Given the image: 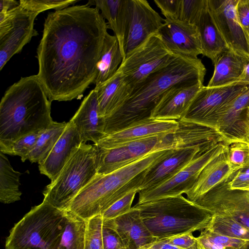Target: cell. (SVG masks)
<instances>
[{
	"label": "cell",
	"mask_w": 249,
	"mask_h": 249,
	"mask_svg": "<svg viewBox=\"0 0 249 249\" xmlns=\"http://www.w3.org/2000/svg\"><path fill=\"white\" fill-rule=\"evenodd\" d=\"M108 28L100 11L88 4L48 14L36 51L37 76L51 102L78 98L94 84Z\"/></svg>",
	"instance_id": "1"
},
{
	"label": "cell",
	"mask_w": 249,
	"mask_h": 249,
	"mask_svg": "<svg viewBox=\"0 0 249 249\" xmlns=\"http://www.w3.org/2000/svg\"><path fill=\"white\" fill-rule=\"evenodd\" d=\"M206 72L198 58L178 55L167 66L136 85L122 106L105 118L106 135L151 119L153 111L169 89L203 84Z\"/></svg>",
	"instance_id": "2"
},
{
	"label": "cell",
	"mask_w": 249,
	"mask_h": 249,
	"mask_svg": "<svg viewBox=\"0 0 249 249\" xmlns=\"http://www.w3.org/2000/svg\"><path fill=\"white\" fill-rule=\"evenodd\" d=\"M51 102L37 75L21 77L9 87L0 103V142L47 128L53 122Z\"/></svg>",
	"instance_id": "3"
},
{
	"label": "cell",
	"mask_w": 249,
	"mask_h": 249,
	"mask_svg": "<svg viewBox=\"0 0 249 249\" xmlns=\"http://www.w3.org/2000/svg\"><path fill=\"white\" fill-rule=\"evenodd\" d=\"M172 149L154 151L107 174H97L73 199L67 211L86 220L101 215L128 193L134 190L139 192L144 171L164 158Z\"/></svg>",
	"instance_id": "4"
},
{
	"label": "cell",
	"mask_w": 249,
	"mask_h": 249,
	"mask_svg": "<svg viewBox=\"0 0 249 249\" xmlns=\"http://www.w3.org/2000/svg\"><path fill=\"white\" fill-rule=\"evenodd\" d=\"M145 225L157 240L197 231L209 226L210 214L182 195L136 204Z\"/></svg>",
	"instance_id": "5"
},
{
	"label": "cell",
	"mask_w": 249,
	"mask_h": 249,
	"mask_svg": "<svg viewBox=\"0 0 249 249\" xmlns=\"http://www.w3.org/2000/svg\"><path fill=\"white\" fill-rule=\"evenodd\" d=\"M66 213V211L43 200L11 230L5 249H57L65 226Z\"/></svg>",
	"instance_id": "6"
},
{
	"label": "cell",
	"mask_w": 249,
	"mask_h": 249,
	"mask_svg": "<svg viewBox=\"0 0 249 249\" xmlns=\"http://www.w3.org/2000/svg\"><path fill=\"white\" fill-rule=\"evenodd\" d=\"M97 174L94 144L83 142L57 178L43 192L44 200L67 211L73 199Z\"/></svg>",
	"instance_id": "7"
},
{
	"label": "cell",
	"mask_w": 249,
	"mask_h": 249,
	"mask_svg": "<svg viewBox=\"0 0 249 249\" xmlns=\"http://www.w3.org/2000/svg\"><path fill=\"white\" fill-rule=\"evenodd\" d=\"M94 144L99 175L111 173L154 151L175 149L178 146L175 131L136 140L109 149Z\"/></svg>",
	"instance_id": "8"
},
{
	"label": "cell",
	"mask_w": 249,
	"mask_h": 249,
	"mask_svg": "<svg viewBox=\"0 0 249 249\" xmlns=\"http://www.w3.org/2000/svg\"><path fill=\"white\" fill-rule=\"evenodd\" d=\"M249 86L238 82L218 87L203 86L181 120L218 130L217 124L219 120L232 102Z\"/></svg>",
	"instance_id": "9"
},
{
	"label": "cell",
	"mask_w": 249,
	"mask_h": 249,
	"mask_svg": "<svg viewBox=\"0 0 249 249\" xmlns=\"http://www.w3.org/2000/svg\"><path fill=\"white\" fill-rule=\"evenodd\" d=\"M177 55L167 48L156 33L127 54L118 71L133 89L150 74L167 66Z\"/></svg>",
	"instance_id": "10"
},
{
	"label": "cell",
	"mask_w": 249,
	"mask_h": 249,
	"mask_svg": "<svg viewBox=\"0 0 249 249\" xmlns=\"http://www.w3.org/2000/svg\"><path fill=\"white\" fill-rule=\"evenodd\" d=\"M231 143L229 142L217 143L195 158L187 166L166 181L154 188L139 191L137 204L185 194L193 186L204 167L227 151Z\"/></svg>",
	"instance_id": "11"
},
{
	"label": "cell",
	"mask_w": 249,
	"mask_h": 249,
	"mask_svg": "<svg viewBox=\"0 0 249 249\" xmlns=\"http://www.w3.org/2000/svg\"><path fill=\"white\" fill-rule=\"evenodd\" d=\"M228 180L193 202L212 215L231 218L249 228V191L230 189Z\"/></svg>",
	"instance_id": "12"
},
{
	"label": "cell",
	"mask_w": 249,
	"mask_h": 249,
	"mask_svg": "<svg viewBox=\"0 0 249 249\" xmlns=\"http://www.w3.org/2000/svg\"><path fill=\"white\" fill-rule=\"evenodd\" d=\"M215 23L229 48L249 59V34L239 22L238 0H208Z\"/></svg>",
	"instance_id": "13"
},
{
	"label": "cell",
	"mask_w": 249,
	"mask_h": 249,
	"mask_svg": "<svg viewBox=\"0 0 249 249\" xmlns=\"http://www.w3.org/2000/svg\"><path fill=\"white\" fill-rule=\"evenodd\" d=\"M215 144L184 145L173 149L164 158L144 171L140 191L154 188L166 181L187 166L195 158Z\"/></svg>",
	"instance_id": "14"
},
{
	"label": "cell",
	"mask_w": 249,
	"mask_h": 249,
	"mask_svg": "<svg viewBox=\"0 0 249 249\" xmlns=\"http://www.w3.org/2000/svg\"><path fill=\"white\" fill-rule=\"evenodd\" d=\"M163 20L147 0H129V19L124 46L125 56L157 33Z\"/></svg>",
	"instance_id": "15"
},
{
	"label": "cell",
	"mask_w": 249,
	"mask_h": 249,
	"mask_svg": "<svg viewBox=\"0 0 249 249\" xmlns=\"http://www.w3.org/2000/svg\"><path fill=\"white\" fill-rule=\"evenodd\" d=\"M38 15L19 5L18 11L10 26L0 33V71L14 55L19 53L33 36L37 35L34 26Z\"/></svg>",
	"instance_id": "16"
},
{
	"label": "cell",
	"mask_w": 249,
	"mask_h": 249,
	"mask_svg": "<svg viewBox=\"0 0 249 249\" xmlns=\"http://www.w3.org/2000/svg\"><path fill=\"white\" fill-rule=\"evenodd\" d=\"M157 34L167 48L176 55L198 58L202 54L198 33L194 24L164 19Z\"/></svg>",
	"instance_id": "17"
},
{
	"label": "cell",
	"mask_w": 249,
	"mask_h": 249,
	"mask_svg": "<svg viewBox=\"0 0 249 249\" xmlns=\"http://www.w3.org/2000/svg\"><path fill=\"white\" fill-rule=\"evenodd\" d=\"M103 226L113 230L123 244L132 249H145L157 240L145 225L139 210L134 206L116 218L103 220Z\"/></svg>",
	"instance_id": "18"
},
{
	"label": "cell",
	"mask_w": 249,
	"mask_h": 249,
	"mask_svg": "<svg viewBox=\"0 0 249 249\" xmlns=\"http://www.w3.org/2000/svg\"><path fill=\"white\" fill-rule=\"evenodd\" d=\"M82 143L77 128L70 120L49 155L38 164L40 173L53 181Z\"/></svg>",
	"instance_id": "19"
},
{
	"label": "cell",
	"mask_w": 249,
	"mask_h": 249,
	"mask_svg": "<svg viewBox=\"0 0 249 249\" xmlns=\"http://www.w3.org/2000/svg\"><path fill=\"white\" fill-rule=\"evenodd\" d=\"M77 128L83 142L92 141L96 144L106 136L105 118L99 114L96 90H91L84 99L71 119Z\"/></svg>",
	"instance_id": "20"
},
{
	"label": "cell",
	"mask_w": 249,
	"mask_h": 249,
	"mask_svg": "<svg viewBox=\"0 0 249 249\" xmlns=\"http://www.w3.org/2000/svg\"><path fill=\"white\" fill-rule=\"evenodd\" d=\"M178 125V121L151 118L106 135L96 145L103 148H112L136 140L174 132Z\"/></svg>",
	"instance_id": "21"
},
{
	"label": "cell",
	"mask_w": 249,
	"mask_h": 249,
	"mask_svg": "<svg viewBox=\"0 0 249 249\" xmlns=\"http://www.w3.org/2000/svg\"><path fill=\"white\" fill-rule=\"evenodd\" d=\"M203 86V84L198 83L193 85H177L171 88L164 94L155 108L151 118L181 120L195 96Z\"/></svg>",
	"instance_id": "22"
},
{
	"label": "cell",
	"mask_w": 249,
	"mask_h": 249,
	"mask_svg": "<svg viewBox=\"0 0 249 249\" xmlns=\"http://www.w3.org/2000/svg\"><path fill=\"white\" fill-rule=\"evenodd\" d=\"M217 128L232 142L249 134V86L230 105Z\"/></svg>",
	"instance_id": "23"
},
{
	"label": "cell",
	"mask_w": 249,
	"mask_h": 249,
	"mask_svg": "<svg viewBox=\"0 0 249 249\" xmlns=\"http://www.w3.org/2000/svg\"><path fill=\"white\" fill-rule=\"evenodd\" d=\"M228 150L206 166L195 183L185 194L194 202L221 183L227 181L239 170L230 162Z\"/></svg>",
	"instance_id": "24"
},
{
	"label": "cell",
	"mask_w": 249,
	"mask_h": 249,
	"mask_svg": "<svg viewBox=\"0 0 249 249\" xmlns=\"http://www.w3.org/2000/svg\"><path fill=\"white\" fill-rule=\"evenodd\" d=\"M87 4L94 5L107 20L108 28L113 31L119 42L123 60L125 57L124 46L129 19V0H90Z\"/></svg>",
	"instance_id": "25"
},
{
	"label": "cell",
	"mask_w": 249,
	"mask_h": 249,
	"mask_svg": "<svg viewBox=\"0 0 249 249\" xmlns=\"http://www.w3.org/2000/svg\"><path fill=\"white\" fill-rule=\"evenodd\" d=\"M94 89L97 93L99 114L105 118L120 107L133 90L118 71L113 77Z\"/></svg>",
	"instance_id": "26"
},
{
	"label": "cell",
	"mask_w": 249,
	"mask_h": 249,
	"mask_svg": "<svg viewBox=\"0 0 249 249\" xmlns=\"http://www.w3.org/2000/svg\"><path fill=\"white\" fill-rule=\"evenodd\" d=\"M194 25L198 33L202 54L212 62L220 53L229 49L213 19L208 0H205Z\"/></svg>",
	"instance_id": "27"
},
{
	"label": "cell",
	"mask_w": 249,
	"mask_h": 249,
	"mask_svg": "<svg viewBox=\"0 0 249 249\" xmlns=\"http://www.w3.org/2000/svg\"><path fill=\"white\" fill-rule=\"evenodd\" d=\"M249 59L229 49L213 62L214 71L207 87H218L237 83Z\"/></svg>",
	"instance_id": "28"
},
{
	"label": "cell",
	"mask_w": 249,
	"mask_h": 249,
	"mask_svg": "<svg viewBox=\"0 0 249 249\" xmlns=\"http://www.w3.org/2000/svg\"><path fill=\"white\" fill-rule=\"evenodd\" d=\"M119 42L116 36L107 34L97 66V75L94 82L97 87L109 80L117 71L122 61Z\"/></svg>",
	"instance_id": "29"
},
{
	"label": "cell",
	"mask_w": 249,
	"mask_h": 249,
	"mask_svg": "<svg viewBox=\"0 0 249 249\" xmlns=\"http://www.w3.org/2000/svg\"><path fill=\"white\" fill-rule=\"evenodd\" d=\"M21 173L13 169L5 155L0 153V201L10 204L20 200L19 189Z\"/></svg>",
	"instance_id": "30"
},
{
	"label": "cell",
	"mask_w": 249,
	"mask_h": 249,
	"mask_svg": "<svg viewBox=\"0 0 249 249\" xmlns=\"http://www.w3.org/2000/svg\"><path fill=\"white\" fill-rule=\"evenodd\" d=\"M87 220L66 211L65 226L57 249H84Z\"/></svg>",
	"instance_id": "31"
},
{
	"label": "cell",
	"mask_w": 249,
	"mask_h": 249,
	"mask_svg": "<svg viewBox=\"0 0 249 249\" xmlns=\"http://www.w3.org/2000/svg\"><path fill=\"white\" fill-rule=\"evenodd\" d=\"M67 124V122H53L47 128L43 130L25 161L28 160L31 162L39 164L44 160L64 132Z\"/></svg>",
	"instance_id": "32"
},
{
	"label": "cell",
	"mask_w": 249,
	"mask_h": 249,
	"mask_svg": "<svg viewBox=\"0 0 249 249\" xmlns=\"http://www.w3.org/2000/svg\"><path fill=\"white\" fill-rule=\"evenodd\" d=\"M208 230L249 242V228L234 220L226 217L212 215Z\"/></svg>",
	"instance_id": "33"
},
{
	"label": "cell",
	"mask_w": 249,
	"mask_h": 249,
	"mask_svg": "<svg viewBox=\"0 0 249 249\" xmlns=\"http://www.w3.org/2000/svg\"><path fill=\"white\" fill-rule=\"evenodd\" d=\"M42 131L28 134L13 142H0V152L20 156L22 161L24 162L25 158L32 151Z\"/></svg>",
	"instance_id": "34"
},
{
	"label": "cell",
	"mask_w": 249,
	"mask_h": 249,
	"mask_svg": "<svg viewBox=\"0 0 249 249\" xmlns=\"http://www.w3.org/2000/svg\"><path fill=\"white\" fill-rule=\"evenodd\" d=\"M247 136L243 140L231 143L227 152L230 162L238 170L249 166V142Z\"/></svg>",
	"instance_id": "35"
},
{
	"label": "cell",
	"mask_w": 249,
	"mask_h": 249,
	"mask_svg": "<svg viewBox=\"0 0 249 249\" xmlns=\"http://www.w3.org/2000/svg\"><path fill=\"white\" fill-rule=\"evenodd\" d=\"M101 215L87 220L84 249H104Z\"/></svg>",
	"instance_id": "36"
},
{
	"label": "cell",
	"mask_w": 249,
	"mask_h": 249,
	"mask_svg": "<svg viewBox=\"0 0 249 249\" xmlns=\"http://www.w3.org/2000/svg\"><path fill=\"white\" fill-rule=\"evenodd\" d=\"M77 0H20L19 5L25 10L39 14L49 9L61 10L75 4Z\"/></svg>",
	"instance_id": "37"
},
{
	"label": "cell",
	"mask_w": 249,
	"mask_h": 249,
	"mask_svg": "<svg viewBox=\"0 0 249 249\" xmlns=\"http://www.w3.org/2000/svg\"><path fill=\"white\" fill-rule=\"evenodd\" d=\"M137 193H139L138 190L133 191L117 200L101 215L103 220L113 219L129 211Z\"/></svg>",
	"instance_id": "38"
},
{
	"label": "cell",
	"mask_w": 249,
	"mask_h": 249,
	"mask_svg": "<svg viewBox=\"0 0 249 249\" xmlns=\"http://www.w3.org/2000/svg\"><path fill=\"white\" fill-rule=\"evenodd\" d=\"M206 0H181L179 20L194 24Z\"/></svg>",
	"instance_id": "39"
},
{
	"label": "cell",
	"mask_w": 249,
	"mask_h": 249,
	"mask_svg": "<svg viewBox=\"0 0 249 249\" xmlns=\"http://www.w3.org/2000/svg\"><path fill=\"white\" fill-rule=\"evenodd\" d=\"M200 234L213 242L222 245L227 249H247L249 244L247 241L213 232L206 229L202 231Z\"/></svg>",
	"instance_id": "40"
},
{
	"label": "cell",
	"mask_w": 249,
	"mask_h": 249,
	"mask_svg": "<svg viewBox=\"0 0 249 249\" xmlns=\"http://www.w3.org/2000/svg\"><path fill=\"white\" fill-rule=\"evenodd\" d=\"M181 0H154L165 19H179Z\"/></svg>",
	"instance_id": "41"
},
{
	"label": "cell",
	"mask_w": 249,
	"mask_h": 249,
	"mask_svg": "<svg viewBox=\"0 0 249 249\" xmlns=\"http://www.w3.org/2000/svg\"><path fill=\"white\" fill-rule=\"evenodd\" d=\"M230 189L249 191V166L237 171L227 182Z\"/></svg>",
	"instance_id": "42"
},
{
	"label": "cell",
	"mask_w": 249,
	"mask_h": 249,
	"mask_svg": "<svg viewBox=\"0 0 249 249\" xmlns=\"http://www.w3.org/2000/svg\"><path fill=\"white\" fill-rule=\"evenodd\" d=\"M167 242L183 249H199L196 237L187 233L164 239Z\"/></svg>",
	"instance_id": "43"
},
{
	"label": "cell",
	"mask_w": 249,
	"mask_h": 249,
	"mask_svg": "<svg viewBox=\"0 0 249 249\" xmlns=\"http://www.w3.org/2000/svg\"><path fill=\"white\" fill-rule=\"evenodd\" d=\"M102 235L104 249H123L124 245L112 229L103 226Z\"/></svg>",
	"instance_id": "44"
},
{
	"label": "cell",
	"mask_w": 249,
	"mask_h": 249,
	"mask_svg": "<svg viewBox=\"0 0 249 249\" xmlns=\"http://www.w3.org/2000/svg\"><path fill=\"white\" fill-rule=\"evenodd\" d=\"M235 11L239 22L249 33V0H238Z\"/></svg>",
	"instance_id": "45"
},
{
	"label": "cell",
	"mask_w": 249,
	"mask_h": 249,
	"mask_svg": "<svg viewBox=\"0 0 249 249\" xmlns=\"http://www.w3.org/2000/svg\"><path fill=\"white\" fill-rule=\"evenodd\" d=\"M145 249H183L167 242L165 239L157 240Z\"/></svg>",
	"instance_id": "46"
},
{
	"label": "cell",
	"mask_w": 249,
	"mask_h": 249,
	"mask_svg": "<svg viewBox=\"0 0 249 249\" xmlns=\"http://www.w3.org/2000/svg\"><path fill=\"white\" fill-rule=\"evenodd\" d=\"M19 3L14 0H0V14H5L17 7Z\"/></svg>",
	"instance_id": "47"
},
{
	"label": "cell",
	"mask_w": 249,
	"mask_h": 249,
	"mask_svg": "<svg viewBox=\"0 0 249 249\" xmlns=\"http://www.w3.org/2000/svg\"><path fill=\"white\" fill-rule=\"evenodd\" d=\"M237 82L249 85V60L246 64L243 73Z\"/></svg>",
	"instance_id": "48"
},
{
	"label": "cell",
	"mask_w": 249,
	"mask_h": 249,
	"mask_svg": "<svg viewBox=\"0 0 249 249\" xmlns=\"http://www.w3.org/2000/svg\"><path fill=\"white\" fill-rule=\"evenodd\" d=\"M123 249H132L126 247L124 246Z\"/></svg>",
	"instance_id": "49"
},
{
	"label": "cell",
	"mask_w": 249,
	"mask_h": 249,
	"mask_svg": "<svg viewBox=\"0 0 249 249\" xmlns=\"http://www.w3.org/2000/svg\"><path fill=\"white\" fill-rule=\"evenodd\" d=\"M247 139L249 142V134L247 136Z\"/></svg>",
	"instance_id": "50"
},
{
	"label": "cell",
	"mask_w": 249,
	"mask_h": 249,
	"mask_svg": "<svg viewBox=\"0 0 249 249\" xmlns=\"http://www.w3.org/2000/svg\"><path fill=\"white\" fill-rule=\"evenodd\" d=\"M247 249H249V244L247 246Z\"/></svg>",
	"instance_id": "51"
},
{
	"label": "cell",
	"mask_w": 249,
	"mask_h": 249,
	"mask_svg": "<svg viewBox=\"0 0 249 249\" xmlns=\"http://www.w3.org/2000/svg\"></svg>",
	"instance_id": "52"
}]
</instances>
